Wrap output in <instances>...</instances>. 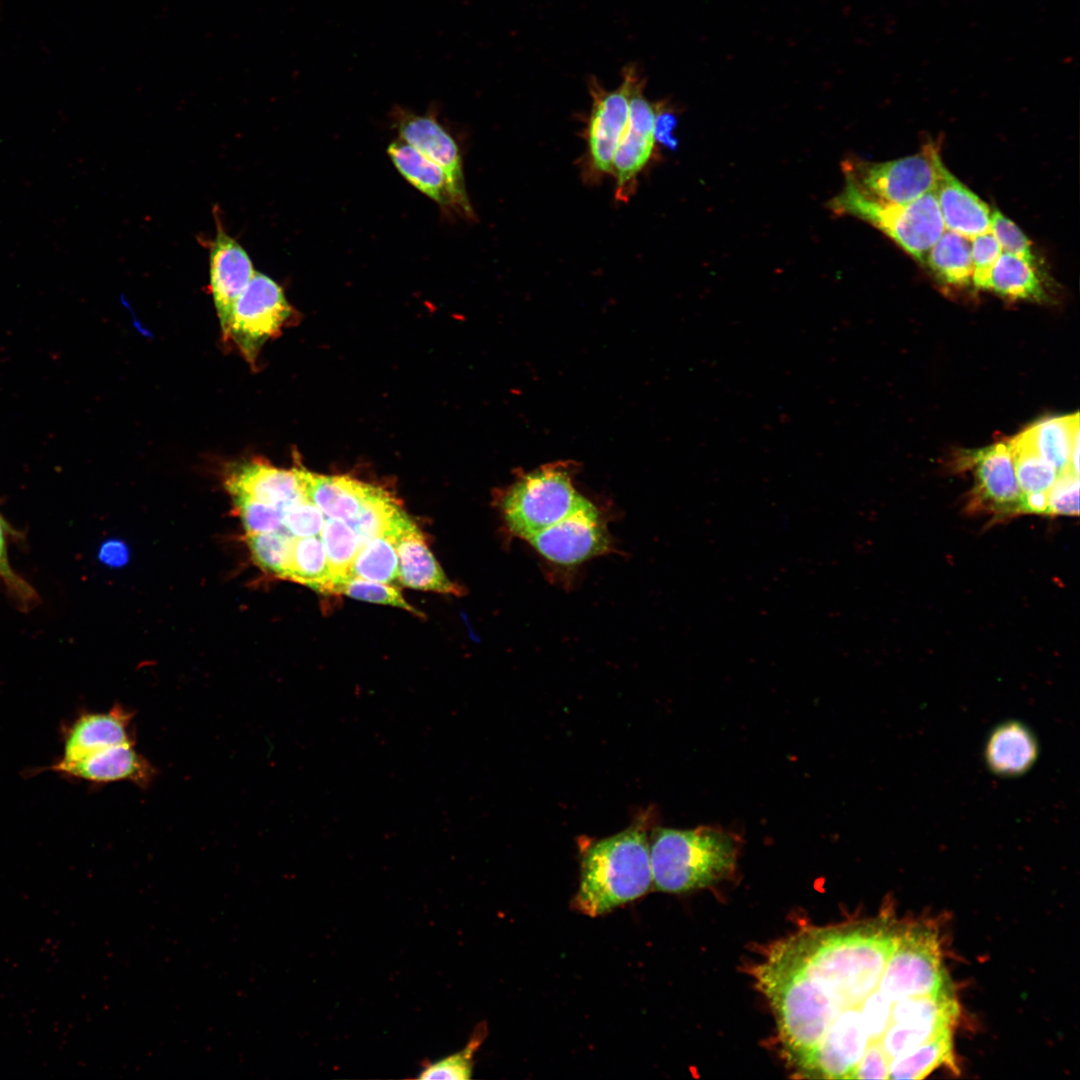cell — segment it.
Masks as SVG:
<instances>
[{
    "mask_svg": "<svg viewBox=\"0 0 1080 1080\" xmlns=\"http://www.w3.org/2000/svg\"><path fill=\"white\" fill-rule=\"evenodd\" d=\"M896 936L882 924L813 929L778 943L766 960L810 995L831 1023L877 988Z\"/></svg>",
    "mask_w": 1080,
    "mask_h": 1080,
    "instance_id": "obj_1",
    "label": "cell"
},
{
    "mask_svg": "<svg viewBox=\"0 0 1080 1080\" xmlns=\"http://www.w3.org/2000/svg\"><path fill=\"white\" fill-rule=\"evenodd\" d=\"M649 850L654 887L683 893L712 886L733 873L739 840L716 826L659 828L653 832Z\"/></svg>",
    "mask_w": 1080,
    "mask_h": 1080,
    "instance_id": "obj_2",
    "label": "cell"
},
{
    "mask_svg": "<svg viewBox=\"0 0 1080 1080\" xmlns=\"http://www.w3.org/2000/svg\"><path fill=\"white\" fill-rule=\"evenodd\" d=\"M652 885L649 841L642 829L630 828L585 851L573 905L599 916L640 898Z\"/></svg>",
    "mask_w": 1080,
    "mask_h": 1080,
    "instance_id": "obj_3",
    "label": "cell"
},
{
    "mask_svg": "<svg viewBox=\"0 0 1080 1080\" xmlns=\"http://www.w3.org/2000/svg\"><path fill=\"white\" fill-rule=\"evenodd\" d=\"M830 208L875 226L922 264L945 230L934 191L912 202L891 203L865 194L846 179Z\"/></svg>",
    "mask_w": 1080,
    "mask_h": 1080,
    "instance_id": "obj_4",
    "label": "cell"
},
{
    "mask_svg": "<svg viewBox=\"0 0 1080 1080\" xmlns=\"http://www.w3.org/2000/svg\"><path fill=\"white\" fill-rule=\"evenodd\" d=\"M573 472L559 462L522 473L499 503L509 531L527 540L565 517L583 498L573 486Z\"/></svg>",
    "mask_w": 1080,
    "mask_h": 1080,
    "instance_id": "obj_5",
    "label": "cell"
},
{
    "mask_svg": "<svg viewBox=\"0 0 1080 1080\" xmlns=\"http://www.w3.org/2000/svg\"><path fill=\"white\" fill-rule=\"evenodd\" d=\"M936 934L922 927L897 933L877 989L891 1002L933 994L947 985Z\"/></svg>",
    "mask_w": 1080,
    "mask_h": 1080,
    "instance_id": "obj_6",
    "label": "cell"
},
{
    "mask_svg": "<svg viewBox=\"0 0 1080 1080\" xmlns=\"http://www.w3.org/2000/svg\"><path fill=\"white\" fill-rule=\"evenodd\" d=\"M932 144L914 155L885 162H846V179L865 194L891 203H908L935 190L941 163Z\"/></svg>",
    "mask_w": 1080,
    "mask_h": 1080,
    "instance_id": "obj_7",
    "label": "cell"
},
{
    "mask_svg": "<svg viewBox=\"0 0 1080 1080\" xmlns=\"http://www.w3.org/2000/svg\"><path fill=\"white\" fill-rule=\"evenodd\" d=\"M292 313L281 286L256 271L235 301L224 339L254 367L263 344L279 334Z\"/></svg>",
    "mask_w": 1080,
    "mask_h": 1080,
    "instance_id": "obj_8",
    "label": "cell"
},
{
    "mask_svg": "<svg viewBox=\"0 0 1080 1080\" xmlns=\"http://www.w3.org/2000/svg\"><path fill=\"white\" fill-rule=\"evenodd\" d=\"M527 541L546 559L561 565L578 564L611 549L606 523L585 497L565 517Z\"/></svg>",
    "mask_w": 1080,
    "mask_h": 1080,
    "instance_id": "obj_9",
    "label": "cell"
},
{
    "mask_svg": "<svg viewBox=\"0 0 1080 1080\" xmlns=\"http://www.w3.org/2000/svg\"><path fill=\"white\" fill-rule=\"evenodd\" d=\"M657 114L656 107L644 95L643 81L638 74L630 91L627 125L613 157L617 200L629 199L638 175L653 154Z\"/></svg>",
    "mask_w": 1080,
    "mask_h": 1080,
    "instance_id": "obj_10",
    "label": "cell"
},
{
    "mask_svg": "<svg viewBox=\"0 0 1080 1080\" xmlns=\"http://www.w3.org/2000/svg\"><path fill=\"white\" fill-rule=\"evenodd\" d=\"M637 75L634 67L626 68L621 84L609 91L601 87L596 80L591 81L593 103L587 128V143L590 169L595 173L612 172L614 153L627 125L630 91Z\"/></svg>",
    "mask_w": 1080,
    "mask_h": 1080,
    "instance_id": "obj_11",
    "label": "cell"
},
{
    "mask_svg": "<svg viewBox=\"0 0 1080 1080\" xmlns=\"http://www.w3.org/2000/svg\"><path fill=\"white\" fill-rule=\"evenodd\" d=\"M869 1043L859 1008L845 1009L832 1020L802 1070L829 1079H849Z\"/></svg>",
    "mask_w": 1080,
    "mask_h": 1080,
    "instance_id": "obj_12",
    "label": "cell"
},
{
    "mask_svg": "<svg viewBox=\"0 0 1080 1080\" xmlns=\"http://www.w3.org/2000/svg\"><path fill=\"white\" fill-rule=\"evenodd\" d=\"M209 272L210 290L224 337L233 305L256 271L247 251L227 234L219 220L209 247Z\"/></svg>",
    "mask_w": 1080,
    "mask_h": 1080,
    "instance_id": "obj_13",
    "label": "cell"
},
{
    "mask_svg": "<svg viewBox=\"0 0 1080 1080\" xmlns=\"http://www.w3.org/2000/svg\"><path fill=\"white\" fill-rule=\"evenodd\" d=\"M976 486L973 506L997 514L1020 512L1021 491L1008 443H997L971 455Z\"/></svg>",
    "mask_w": 1080,
    "mask_h": 1080,
    "instance_id": "obj_14",
    "label": "cell"
},
{
    "mask_svg": "<svg viewBox=\"0 0 1080 1080\" xmlns=\"http://www.w3.org/2000/svg\"><path fill=\"white\" fill-rule=\"evenodd\" d=\"M225 487L231 496H244L280 507L306 498L300 469H282L257 459L231 470Z\"/></svg>",
    "mask_w": 1080,
    "mask_h": 1080,
    "instance_id": "obj_15",
    "label": "cell"
},
{
    "mask_svg": "<svg viewBox=\"0 0 1080 1080\" xmlns=\"http://www.w3.org/2000/svg\"><path fill=\"white\" fill-rule=\"evenodd\" d=\"M395 114L401 140L440 166L457 191L468 197L459 148L436 117L431 113L418 115L402 109Z\"/></svg>",
    "mask_w": 1080,
    "mask_h": 1080,
    "instance_id": "obj_16",
    "label": "cell"
},
{
    "mask_svg": "<svg viewBox=\"0 0 1080 1080\" xmlns=\"http://www.w3.org/2000/svg\"><path fill=\"white\" fill-rule=\"evenodd\" d=\"M51 768L96 783L128 780L144 785L153 776L152 766L135 750L134 742L110 746L74 761L59 760Z\"/></svg>",
    "mask_w": 1080,
    "mask_h": 1080,
    "instance_id": "obj_17",
    "label": "cell"
},
{
    "mask_svg": "<svg viewBox=\"0 0 1080 1080\" xmlns=\"http://www.w3.org/2000/svg\"><path fill=\"white\" fill-rule=\"evenodd\" d=\"M387 153L400 174L416 189L442 207L456 209L468 217L473 210L466 196L461 195L447 173L403 140L393 141Z\"/></svg>",
    "mask_w": 1080,
    "mask_h": 1080,
    "instance_id": "obj_18",
    "label": "cell"
},
{
    "mask_svg": "<svg viewBox=\"0 0 1080 1080\" xmlns=\"http://www.w3.org/2000/svg\"><path fill=\"white\" fill-rule=\"evenodd\" d=\"M945 229L972 239L990 231L989 206L939 164L934 190Z\"/></svg>",
    "mask_w": 1080,
    "mask_h": 1080,
    "instance_id": "obj_19",
    "label": "cell"
},
{
    "mask_svg": "<svg viewBox=\"0 0 1080 1080\" xmlns=\"http://www.w3.org/2000/svg\"><path fill=\"white\" fill-rule=\"evenodd\" d=\"M395 540L398 579L404 586L445 594H463L462 588L446 576L415 524L398 534Z\"/></svg>",
    "mask_w": 1080,
    "mask_h": 1080,
    "instance_id": "obj_20",
    "label": "cell"
},
{
    "mask_svg": "<svg viewBox=\"0 0 1080 1080\" xmlns=\"http://www.w3.org/2000/svg\"><path fill=\"white\" fill-rule=\"evenodd\" d=\"M132 715L121 706L104 713H85L68 728L60 760L74 761L117 744L133 742L129 726Z\"/></svg>",
    "mask_w": 1080,
    "mask_h": 1080,
    "instance_id": "obj_21",
    "label": "cell"
},
{
    "mask_svg": "<svg viewBox=\"0 0 1080 1080\" xmlns=\"http://www.w3.org/2000/svg\"><path fill=\"white\" fill-rule=\"evenodd\" d=\"M1039 747L1031 729L1019 721H1006L995 727L987 738L984 758L998 776L1015 777L1026 773L1038 757Z\"/></svg>",
    "mask_w": 1080,
    "mask_h": 1080,
    "instance_id": "obj_22",
    "label": "cell"
},
{
    "mask_svg": "<svg viewBox=\"0 0 1080 1080\" xmlns=\"http://www.w3.org/2000/svg\"><path fill=\"white\" fill-rule=\"evenodd\" d=\"M307 500L328 518L350 521L360 510L372 485L347 476L320 475L300 469Z\"/></svg>",
    "mask_w": 1080,
    "mask_h": 1080,
    "instance_id": "obj_23",
    "label": "cell"
},
{
    "mask_svg": "<svg viewBox=\"0 0 1080 1080\" xmlns=\"http://www.w3.org/2000/svg\"><path fill=\"white\" fill-rule=\"evenodd\" d=\"M1038 453L1057 471L1079 475V414L1042 420L1025 430Z\"/></svg>",
    "mask_w": 1080,
    "mask_h": 1080,
    "instance_id": "obj_24",
    "label": "cell"
},
{
    "mask_svg": "<svg viewBox=\"0 0 1080 1080\" xmlns=\"http://www.w3.org/2000/svg\"><path fill=\"white\" fill-rule=\"evenodd\" d=\"M958 1016L959 1005L949 985L933 994L899 999L891 1006V1023L952 1028Z\"/></svg>",
    "mask_w": 1080,
    "mask_h": 1080,
    "instance_id": "obj_25",
    "label": "cell"
},
{
    "mask_svg": "<svg viewBox=\"0 0 1080 1080\" xmlns=\"http://www.w3.org/2000/svg\"><path fill=\"white\" fill-rule=\"evenodd\" d=\"M924 264L946 284H969L973 274L971 239L945 229L931 247Z\"/></svg>",
    "mask_w": 1080,
    "mask_h": 1080,
    "instance_id": "obj_26",
    "label": "cell"
},
{
    "mask_svg": "<svg viewBox=\"0 0 1080 1080\" xmlns=\"http://www.w3.org/2000/svg\"><path fill=\"white\" fill-rule=\"evenodd\" d=\"M955 1067L952 1030L890 1060L889 1079H923L940 1066Z\"/></svg>",
    "mask_w": 1080,
    "mask_h": 1080,
    "instance_id": "obj_27",
    "label": "cell"
},
{
    "mask_svg": "<svg viewBox=\"0 0 1080 1080\" xmlns=\"http://www.w3.org/2000/svg\"><path fill=\"white\" fill-rule=\"evenodd\" d=\"M988 289L1013 299L1042 301L1046 298L1037 268L1007 252H1002L995 262Z\"/></svg>",
    "mask_w": 1080,
    "mask_h": 1080,
    "instance_id": "obj_28",
    "label": "cell"
},
{
    "mask_svg": "<svg viewBox=\"0 0 1080 1080\" xmlns=\"http://www.w3.org/2000/svg\"><path fill=\"white\" fill-rule=\"evenodd\" d=\"M286 580L321 593H330L332 578L320 537H292Z\"/></svg>",
    "mask_w": 1080,
    "mask_h": 1080,
    "instance_id": "obj_29",
    "label": "cell"
},
{
    "mask_svg": "<svg viewBox=\"0 0 1080 1080\" xmlns=\"http://www.w3.org/2000/svg\"><path fill=\"white\" fill-rule=\"evenodd\" d=\"M1021 494L1048 492L1058 473L1035 449L1024 431L1009 441Z\"/></svg>",
    "mask_w": 1080,
    "mask_h": 1080,
    "instance_id": "obj_30",
    "label": "cell"
},
{
    "mask_svg": "<svg viewBox=\"0 0 1080 1080\" xmlns=\"http://www.w3.org/2000/svg\"><path fill=\"white\" fill-rule=\"evenodd\" d=\"M396 540L393 536L382 534L362 546L350 570V577L382 583H392L398 579V556Z\"/></svg>",
    "mask_w": 1080,
    "mask_h": 1080,
    "instance_id": "obj_31",
    "label": "cell"
},
{
    "mask_svg": "<svg viewBox=\"0 0 1080 1080\" xmlns=\"http://www.w3.org/2000/svg\"><path fill=\"white\" fill-rule=\"evenodd\" d=\"M319 535L329 564L332 589L334 585L350 578L351 566L360 545L349 524L338 519H325Z\"/></svg>",
    "mask_w": 1080,
    "mask_h": 1080,
    "instance_id": "obj_32",
    "label": "cell"
},
{
    "mask_svg": "<svg viewBox=\"0 0 1080 1080\" xmlns=\"http://www.w3.org/2000/svg\"><path fill=\"white\" fill-rule=\"evenodd\" d=\"M400 509L389 493L373 486L358 513L347 522L355 532L360 548L387 532Z\"/></svg>",
    "mask_w": 1080,
    "mask_h": 1080,
    "instance_id": "obj_33",
    "label": "cell"
},
{
    "mask_svg": "<svg viewBox=\"0 0 1080 1080\" xmlns=\"http://www.w3.org/2000/svg\"><path fill=\"white\" fill-rule=\"evenodd\" d=\"M245 542L252 560L260 569L272 576L287 579L292 536L282 529L245 535Z\"/></svg>",
    "mask_w": 1080,
    "mask_h": 1080,
    "instance_id": "obj_34",
    "label": "cell"
},
{
    "mask_svg": "<svg viewBox=\"0 0 1080 1080\" xmlns=\"http://www.w3.org/2000/svg\"><path fill=\"white\" fill-rule=\"evenodd\" d=\"M333 594H344L353 599L391 605L404 609L416 616H422L416 608L407 603L400 590L387 583L350 577L331 589Z\"/></svg>",
    "mask_w": 1080,
    "mask_h": 1080,
    "instance_id": "obj_35",
    "label": "cell"
},
{
    "mask_svg": "<svg viewBox=\"0 0 1080 1080\" xmlns=\"http://www.w3.org/2000/svg\"><path fill=\"white\" fill-rule=\"evenodd\" d=\"M231 497L246 535L283 529V507L258 502L244 496Z\"/></svg>",
    "mask_w": 1080,
    "mask_h": 1080,
    "instance_id": "obj_36",
    "label": "cell"
},
{
    "mask_svg": "<svg viewBox=\"0 0 1080 1080\" xmlns=\"http://www.w3.org/2000/svg\"><path fill=\"white\" fill-rule=\"evenodd\" d=\"M947 1030H952V1028L892 1022L879 1042L888 1057L892 1059L939 1036Z\"/></svg>",
    "mask_w": 1080,
    "mask_h": 1080,
    "instance_id": "obj_37",
    "label": "cell"
},
{
    "mask_svg": "<svg viewBox=\"0 0 1080 1080\" xmlns=\"http://www.w3.org/2000/svg\"><path fill=\"white\" fill-rule=\"evenodd\" d=\"M480 1037L473 1038L461 1051L440 1060L425 1064L417 1078L467 1080L472 1076L474 1052L479 1047Z\"/></svg>",
    "mask_w": 1080,
    "mask_h": 1080,
    "instance_id": "obj_38",
    "label": "cell"
},
{
    "mask_svg": "<svg viewBox=\"0 0 1080 1080\" xmlns=\"http://www.w3.org/2000/svg\"><path fill=\"white\" fill-rule=\"evenodd\" d=\"M283 530L292 537L319 536L325 515L306 498L283 507Z\"/></svg>",
    "mask_w": 1080,
    "mask_h": 1080,
    "instance_id": "obj_39",
    "label": "cell"
},
{
    "mask_svg": "<svg viewBox=\"0 0 1080 1080\" xmlns=\"http://www.w3.org/2000/svg\"><path fill=\"white\" fill-rule=\"evenodd\" d=\"M990 232L999 242L1003 252L1013 254L1038 267L1029 239L1014 222L997 209L991 212Z\"/></svg>",
    "mask_w": 1080,
    "mask_h": 1080,
    "instance_id": "obj_40",
    "label": "cell"
},
{
    "mask_svg": "<svg viewBox=\"0 0 1080 1080\" xmlns=\"http://www.w3.org/2000/svg\"><path fill=\"white\" fill-rule=\"evenodd\" d=\"M1002 252L999 242L990 231L971 239L972 281L976 287L988 289L992 268Z\"/></svg>",
    "mask_w": 1080,
    "mask_h": 1080,
    "instance_id": "obj_41",
    "label": "cell"
},
{
    "mask_svg": "<svg viewBox=\"0 0 1080 1080\" xmlns=\"http://www.w3.org/2000/svg\"><path fill=\"white\" fill-rule=\"evenodd\" d=\"M1048 514L1077 516L1079 514V475L1070 470L1059 473L1047 492Z\"/></svg>",
    "mask_w": 1080,
    "mask_h": 1080,
    "instance_id": "obj_42",
    "label": "cell"
},
{
    "mask_svg": "<svg viewBox=\"0 0 1080 1080\" xmlns=\"http://www.w3.org/2000/svg\"><path fill=\"white\" fill-rule=\"evenodd\" d=\"M892 1003L876 988L859 1005L870 1042H879L891 1024Z\"/></svg>",
    "mask_w": 1080,
    "mask_h": 1080,
    "instance_id": "obj_43",
    "label": "cell"
},
{
    "mask_svg": "<svg viewBox=\"0 0 1080 1080\" xmlns=\"http://www.w3.org/2000/svg\"><path fill=\"white\" fill-rule=\"evenodd\" d=\"M890 1060L880 1042H870L849 1079H889Z\"/></svg>",
    "mask_w": 1080,
    "mask_h": 1080,
    "instance_id": "obj_44",
    "label": "cell"
},
{
    "mask_svg": "<svg viewBox=\"0 0 1080 1080\" xmlns=\"http://www.w3.org/2000/svg\"><path fill=\"white\" fill-rule=\"evenodd\" d=\"M0 576L2 577V579L5 581V583L10 588H12V589H14L16 591V593L18 595L23 596V597L31 596V590L28 587V585H26L19 577H17V575H15V573L12 571L11 567L9 566V562H8V558H7V551H6V544H5V537H4V527H3V521L1 520V518H0Z\"/></svg>",
    "mask_w": 1080,
    "mask_h": 1080,
    "instance_id": "obj_45",
    "label": "cell"
},
{
    "mask_svg": "<svg viewBox=\"0 0 1080 1080\" xmlns=\"http://www.w3.org/2000/svg\"><path fill=\"white\" fill-rule=\"evenodd\" d=\"M1020 512L1048 514L1047 492L1022 494L1020 501Z\"/></svg>",
    "mask_w": 1080,
    "mask_h": 1080,
    "instance_id": "obj_46",
    "label": "cell"
},
{
    "mask_svg": "<svg viewBox=\"0 0 1080 1080\" xmlns=\"http://www.w3.org/2000/svg\"><path fill=\"white\" fill-rule=\"evenodd\" d=\"M100 558L109 565H122L127 559L126 547L117 541L107 542L101 548Z\"/></svg>",
    "mask_w": 1080,
    "mask_h": 1080,
    "instance_id": "obj_47",
    "label": "cell"
},
{
    "mask_svg": "<svg viewBox=\"0 0 1080 1080\" xmlns=\"http://www.w3.org/2000/svg\"><path fill=\"white\" fill-rule=\"evenodd\" d=\"M675 125V119L672 115L667 113H658L655 124V138L663 142L664 144L672 146L675 142L672 139L671 132Z\"/></svg>",
    "mask_w": 1080,
    "mask_h": 1080,
    "instance_id": "obj_48",
    "label": "cell"
}]
</instances>
